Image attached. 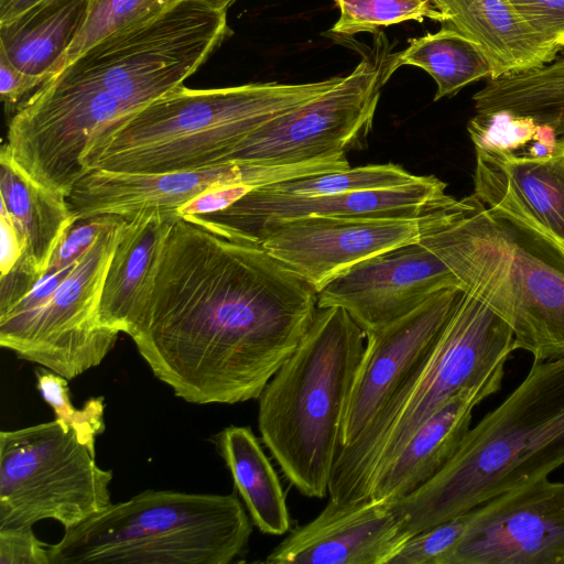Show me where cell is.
Listing matches in <instances>:
<instances>
[{"instance_id":"1","label":"cell","mask_w":564,"mask_h":564,"mask_svg":"<svg viewBox=\"0 0 564 564\" xmlns=\"http://www.w3.org/2000/svg\"><path fill=\"white\" fill-rule=\"evenodd\" d=\"M317 307L316 291L258 242L177 216L129 336L176 397L235 404L260 397Z\"/></svg>"},{"instance_id":"2","label":"cell","mask_w":564,"mask_h":564,"mask_svg":"<svg viewBox=\"0 0 564 564\" xmlns=\"http://www.w3.org/2000/svg\"><path fill=\"white\" fill-rule=\"evenodd\" d=\"M564 464V357L535 361L522 382L470 427L426 484L391 502L411 536L539 480Z\"/></svg>"},{"instance_id":"3","label":"cell","mask_w":564,"mask_h":564,"mask_svg":"<svg viewBox=\"0 0 564 564\" xmlns=\"http://www.w3.org/2000/svg\"><path fill=\"white\" fill-rule=\"evenodd\" d=\"M420 242L510 326L516 350L564 357V250L549 236L471 195Z\"/></svg>"},{"instance_id":"4","label":"cell","mask_w":564,"mask_h":564,"mask_svg":"<svg viewBox=\"0 0 564 564\" xmlns=\"http://www.w3.org/2000/svg\"><path fill=\"white\" fill-rule=\"evenodd\" d=\"M341 79L212 89L182 85L99 137L85 154L83 166L87 173H165L225 163L259 127L328 91Z\"/></svg>"},{"instance_id":"5","label":"cell","mask_w":564,"mask_h":564,"mask_svg":"<svg viewBox=\"0 0 564 564\" xmlns=\"http://www.w3.org/2000/svg\"><path fill=\"white\" fill-rule=\"evenodd\" d=\"M365 339L345 310L317 307L296 350L258 398L261 440L305 497L328 492Z\"/></svg>"},{"instance_id":"6","label":"cell","mask_w":564,"mask_h":564,"mask_svg":"<svg viewBox=\"0 0 564 564\" xmlns=\"http://www.w3.org/2000/svg\"><path fill=\"white\" fill-rule=\"evenodd\" d=\"M252 523L236 494L142 491L64 530L51 564H229Z\"/></svg>"},{"instance_id":"7","label":"cell","mask_w":564,"mask_h":564,"mask_svg":"<svg viewBox=\"0 0 564 564\" xmlns=\"http://www.w3.org/2000/svg\"><path fill=\"white\" fill-rule=\"evenodd\" d=\"M58 420L0 432V530L51 519L73 528L111 502L112 470Z\"/></svg>"},{"instance_id":"8","label":"cell","mask_w":564,"mask_h":564,"mask_svg":"<svg viewBox=\"0 0 564 564\" xmlns=\"http://www.w3.org/2000/svg\"><path fill=\"white\" fill-rule=\"evenodd\" d=\"M392 50L378 31L373 45L340 83L259 127L226 162L288 165L346 154L360 145L372 128L383 86L401 67L399 52Z\"/></svg>"},{"instance_id":"9","label":"cell","mask_w":564,"mask_h":564,"mask_svg":"<svg viewBox=\"0 0 564 564\" xmlns=\"http://www.w3.org/2000/svg\"><path fill=\"white\" fill-rule=\"evenodd\" d=\"M514 350L510 326L481 299L463 291L423 372L382 442L371 485L413 433L451 398L481 384L501 387L505 364Z\"/></svg>"},{"instance_id":"10","label":"cell","mask_w":564,"mask_h":564,"mask_svg":"<svg viewBox=\"0 0 564 564\" xmlns=\"http://www.w3.org/2000/svg\"><path fill=\"white\" fill-rule=\"evenodd\" d=\"M127 219L120 216L97 237L37 314L0 336L2 348L68 381L101 364L119 333L100 324V297Z\"/></svg>"},{"instance_id":"11","label":"cell","mask_w":564,"mask_h":564,"mask_svg":"<svg viewBox=\"0 0 564 564\" xmlns=\"http://www.w3.org/2000/svg\"><path fill=\"white\" fill-rule=\"evenodd\" d=\"M457 202L412 218L302 216L270 219L241 237L258 242L316 293L352 265L390 249L420 241Z\"/></svg>"},{"instance_id":"12","label":"cell","mask_w":564,"mask_h":564,"mask_svg":"<svg viewBox=\"0 0 564 564\" xmlns=\"http://www.w3.org/2000/svg\"><path fill=\"white\" fill-rule=\"evenodd\" d=\"M349 166L345 154H335L288 165L225 162L165 173L91 170L74 185L67 202L77 218L101 215L128 218L143 209L177 210L217 186L243 184L258 188Z\"/></svg>"},{"instance_id":"13","label":"cell","mask_w":564,"mask_h":564,"mask_svg":"<svg viewBox=\"0 0 564 564\" xmlns=\"http://www.w3.org/2000/svg\"><path fill=\"white\" fill-rule=\"evenodd\" d=\"M467 514L441 564H564V481L541 478Z\"/></svg>"},{"instance_id":"14","label":"cell","mask_w":564,"mask_h":564,"mask_svg":"<svg viewBox=\"0 0 564 564\" xmlns=\"http://www.w3.org/2000/svg\"><path fill=\"white\" fill-rule=\"evenodd\" d=\"M459 281L447 265L420 241L368 258L317 292V306L345 310L364 333L410 314L443 289Z\"/></svg>"},{"instance_id":"15","label":"cell","mask_w":564,"mask_h":564,"mask_svg":"<svg viewBox=\"0 0 564 564\" xmlns=\"http://www.w3.org/2000/svg\"><path fill=\"white\" fill-rule=\"evenodd\" d=\"M434 175L406 185L325 196H297L253 188L224 210L186 218L228 237H241L263 221L302 216L412 218L425 215L453 196Z\"/></svg>"},{"instance_id":"16","label":"cell","mask_w":564,"mask_h":564,"mask_svg":"<svg viewBox=\"0 0 564 564\" xmlns=\"http://www.w3.org/2000/svg\"><path fill=\"white\" fill-rule=\"evenodd\" d=\"M410 536L383 499L339 502L329 498L267 556L269 564H389Z\"/></svg>"},{"instance_id":"17","label":"cell","mask_w":564,"mask_h":564,"mask_svg":"<svg viewBox=\"0 0 564 564\" xmlns=\"http://www.w3.org/2000/svg\"><path fill=\"white\" fill-rule=\"evenodd\" d=\"M473 195L533 225L564 250V138L545 158L476 151Z\"/></svg>"},{"instance_id":"18","label":"cell","mask_w":564,"mask_h":564,"mask_svg":"<svg viewBox=\"0 0 564 564\" xmlns=\"http://www.w3.org/2000/svg\"><path fill=\"white\" fill-rule=\"evenodd\" d=\"M499 389L498 384H481L451 398L375 476L369 498L393 502L431 480L457 451L470 429L474 409Z\"/></svg>"},{"instance_id":"19","label":"cell","mask_w":564,"mask_h":564,"mask_svg":"<svg viewBox=\"0 0 564 564\" xmlns=\"http://www.w3.org/2000/svg\"><path fill=\"white\" fill-rule=\"evenodd\" d=\"M451 26L482 50L491 77L527 72L556 58L560 52L534 31L509 0H433Z\"/></svg>"},{"instance_id":"20","label":"cell","mask_w":564,"mask_h":564,"mask_svg":"<svg viewBox=\"0 0 564 564\" xmlns=\"http://www.w3.org/2000/svg\"><path fill=\"white\" fill-rule=\"evenodd\" d=\"M0 166L1 207L14 224L23 248L20 261L12 270L37 281L46 271L63 235L77 217L72 213L67 197L32 178L4 143Z\"/></svg>"},{"instance_id":"21","label":"cell","mask_w":564,"mask_h":564,"mask_svg":"<svg viewBox=\"0 0 564 564\" xmlns=\"http://www.w3.org/2000/svg\"><path fill=\"white\" fill-rule=\"evenodd\" d=\"M177 216L176 210L143 209L128 217L104 281L102 326L130 334L142 292Z\"/></svg>"},{"instance_id":"22","label":"cell","mask_w":564,"mask_h":564,"mask_svg":"<svg viewBox=\"0 0 564 564\" xmlns=\"http://www.w3.org/2000/svg\"><path fill=\"white\" fill-rule=\"evenodd\" d=\"M88 0H54L0 25V54L20 70L46 82L77 36Z\"/></svg>"},{"instance_id":"23","label":"cell","mask_w":564,"mask_h":564,"mask_svg":"<svg viewBox=\"0 0 564 564\" xmlns=\"http://www.w3.org/2000/svg\"><path fill=\"white\" fill-rule=\"evenodd\" d=\"M253 524L263 533L285 534L291 528L286 497L260 441L248 426L231 425L215 436Z\"/></svg>"},{"instance_id":"24","label":"cell","mask_w":564,"mask_h":564,"mask_svg":"<svg viewBox=\"0 0 564 564\" xmlns=\"http://www.w3.org/2000/svg\"><path fill=\"white\" fill-rule=\"evenodd\" d=\"M473 100L476 112L507 110L530 117L564 138V57L527 72L488 79Z\"/></svg>"},{"instance_id":"25","label":"cell","mask_w":564,"mask_h":564,"mask_svg":"<svg viewBox=\"0 0 564 564\" xmlns=\"http://www.w3.org/2000/svg\"><path fill=\"white\" fill-rule=\"evenodd\" d=\"M408 43L399 52L401 66L413 65L432 76L437 85L435 101L491 77L490 64L479 45L451 26L442 25L437 32L410 39Z\"/></svg>"},{"instance_id":"26","label":"cell","mask_w":564,"mask_h":564,"mask_svg":"<svg viewBox=\"0 0 564 564\" xmlns=\"http://www.w3.org/2000/svg\"><path fill=\"white\" fill-rule=\"evenodd\" d=\"M178 0H88L84 23L63 56L58 69L99 42L162 14Z\"/></svg>"},{"instance_id":"27","label":"cell","mask_w":564,"mask_h":564,"mask_svg":"<svg viewBox=\"0 0 564 564\" xmlns=\"http://www.w3.org/2000/svg\"><path fill=\"white\" fill-rule=\"evenodd\" d=\"M419 176L394 163L369 164L294 178L265 187L279 193L314 197L393 188L412 183Z\"/></svg>"},{"instance_id":"28","label":"cell","mask_w":564,"mask_h":564,"mask_svg":"<svg viewBox=\"0 0 564 564\" xmlns=\"http://www.w3.org/2000/svg\"><path fill=\"white\" fill-rule=\"evenodd\" d=\"M339 18L330 32L351 36L360 32L377 33L380 28L404 21L423 22L425 19L444 22L433 0H334Z\"/></svg>"},{"instance_id":"29","label":"cell","mask_w":564,"mask_h":564,"mask_svg":"<svg viewBox=\"0 0 564 564\" xmlns=\"http://www.w3.org/2000/svg\"><path fill=\"white\" fill-rule=\"evenodd\" d=\"M36 388L52 408L55 419L75 432L78 441L96 455V438L105 431V398L95 397L76 409L70 401L68 380L44 367L35 370Z\"/></svg>"},{"instance_id":"30","label":"cell","mask_w":564,"mask_h":564,"mask_svg":"<svg viewBox=\"0 0 564 564\" xmlns=\"http://www.w3.org/2000/svg\"><path fill=\"white\" fill-rule=\"evenodd\" d=\"M539 124L530 117L507 110L476 112L467 131L476 151L519 153L535 137Z\"/></svg>"},{"instance_id":"31","label":"cell","mask_w":564,"mask_h":564,"mask_svg":"<svg viewBox=\"0 0 564 564\" xmlns=\"http://www.w3.org/2000/svg\"><path fill=\"white\" fill-rule=\"evenodd\" d=\"M468 514L411 535L389 564H441L460 539Z\"/></svg>"},{"instance_id":"32","label":"cell","mask_w":564,"mask_h":564,"mask_svg":"<svg viewBox=\"0 0 564 564\" xmlns=\"http://www.w3.org/2000/svg\"><path fill=\"white\" fill-rule=\"evenodd\" d=\"M119 217L101 215L76 218L56 246L46 270L56 271L74 265Z\"/></svg>"},{"instance_id":"33","label":"cell","mask_w":564,"mask_h":564,"mask_svg":"<svg viewBox=\"0 0 564 564\" xmlns=\"http://www.w3.org/2000/svg\"><path fill=\"white\" fill-rule=\"evenodd\" d=\"M520 17L547 43L564 50V0H509Z\"/></svg>"},{"instance_id":"34","label":"cell","mask_w":564,"mask_h":564,"mask_svg":"<svg viewBox=\"0 0 564 564\" xmlns=\"http://www.w3.org/2000/svg\"><path fill=\"white\" fill-rule=\"evenodd\" d=\"M48 547L32 527L0 530V564H51Z\"/></svg>"},{"instance_id":"35","label":"cell","mask_w":564,"mask_h":564,"mask_svg":"<svg viewBox=\"0 0 564 564\" xmlns=\"http://www.w3.org/2000/svg\"><path fill=\"white\" fill-rule=\"evenodd\" d=\"M253 188L243 184L217 186L185 203L176 214L183 218L210 215L226 209Z\"/></svg>"},{"instance_id":"36","label":"cell","mask_w":564,"mask_h":564,"mask_svg":"<svg viewBox=\"0 0 564 564\" xmlns=\"http://www.w3.org/2000/svg\"><path fill=\"white\" fill-rule=\"evenodd\" d=\"M44 80L17 68L0 54V94L6 107L17 105L26 94L36 90Z\"/></svg>"},{"instance_id":"37","label":"cell","mask_w":564,"mask_h":564,"mask_svg":"<svg viewBox=\"0 0 564 564\" xmlns=\"http://www.w3.org/2000/svg\"><path fill=\"white\" fill-rule=\"evenodd\" d=\"M1 254L0 271L6 274L12 270L22 257V242L9 214L0 207Z\"/></svg>"},{"instance_id":"38","label":"cell","mask_w":564,"mask_h":564,"mask_svg":"<svg viewBox=\"0 0 564 564\" xmlns=\"http://www.w3.org/2000/svg\"><path fill=\"white\" fill-rule=\"evenodd\" d=\"M52 1L54 0H0V25L8 24Z\"/></svg>"},{"instance_id":"39","label":"cell","mask_w":564,"mask_h":564,"mask_svg":"<svg viewBox=\"0 0 564 564\" xmlns=\"http://www.w3.org/2000/svg\"><path fill=\"white\" fill-rule=\"evenodd\" d=\"M203 1L206 2L207 4H209L210 7L215 8V9L227 11V9L236 0H203Z\"/></svg>"}]
</instances>
